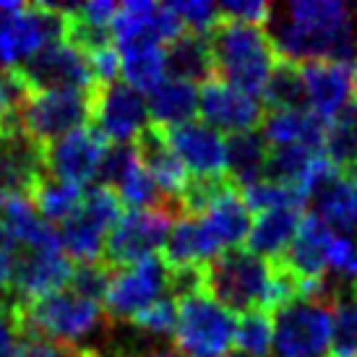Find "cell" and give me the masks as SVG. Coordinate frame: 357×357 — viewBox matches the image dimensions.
<instances>
[{"label": "cell", "instance_id": "obj_1", "mask_svg": "<svg viewBox=\"0 0 357 357\" xmlns=\"http://www.w3.org/2000/svg\"><path fill=\"white\" fill-rule=\"evenodd\" d=\"M266 34L282 60H357L355 10L337 0H295L271 6Z\"/></svg>", "mask_w": 357, "mask_h": 357}, {"label": "cell", "instance_id": "obj_2", "mask_svg": "<svg viewBox=\"0 0 357 357\" xmlns=\"http://www.w3.org/2000/svg\"><path fill=\"white\" fill-rule=\"evenodd\" d=\"M16 310L24 339H45L63 349H86L91 342H97L94 349H100L112 328L100 303L81 298L68 287L16 305Z\"/></svg>", "mask_w": 357, "mask_h": 357}, {"label": "cell", "instance_id": "obj_3", "mask_svg": "<svg viewBox=\"0 0 357 357\" xmlns=\"http://www.w3.org/2000/svg\"><path fill=\"white\" fill-rule=\"evenodd\" d=\"M206 40L211 45L219 81L235 86L248 97L264 94L268 76L279 63V55L264 26L219 19L217 26L206 34Z\"/></svg>", "mask_w": 357, "mask_h": 357}, {"label": "cell", "instance_id": "obj_4", "mask_svg": "<svg viewBox=\"0 0 357 357\" xmlns=\"http://www.w3.org/2000/svg\"><path fill=\"white\" fill-rule=\"evenodd\" d=\"M339 289L316 298H298L279 307L274 321L277 357H326L331 342V318Z\"/></svg>", "mask_w": 357, "mask_h": 357}, {"label": "cell", "instance_id": "obj_5", "mask_svg": "<svg viewBox=\"0 0 357 357\" xmlns=\"http://www.w3.org/2000/svg\"><path fill=\"white\" fill-rule=\"evenodd\" d=\"M238 318L208 292L178 300L175 347L183 357H229L235 352Z\"/></svg>", "mask_w": 357, "mask_h": 357}, {"label": "cell", "instance_id": "obj_6", "mask_svg": "<svg viewBox=\"0 0 357 357\" xmlns=\"http://www.w3.org/2000/svg\"><path fill=\"white\" fill-rule=\"evenodd\" d=\"M120 206H123L120 199L109 188L91 185L89 190H84L81 206L55 227L60 250L70 261H79V264L102 261L109 229L123 214Z\"/></svg>", "mask_w": 357, "mask_h": 357}, {"label": "cell", "instance_id": "obj_7", "mask_svg": "<svg viewBox=\"0 0 357 357\" xmlns=\"http://www.w3.org/2000/svg\"><path fill=\"white\" fill-rule=\"evenodd\" d=\"M91 118L86 91H26L19 105V130L40 146L68 136Z\"/></svg>", "mask_w": 357, "mask_h": 357}, {"label": "cell", "instance_id": "obj_8", "mask_svg": "<svg viewBox=\"0 0 357 357\" xmlns=\"http://www.w3.org/2000/svg\"><path fill=\"white\" fill-rule=\"evenodd\" d=\"M172 229V219L154 208H128L112 225L102 250V264L112 271L128 268L139 261L157 256L165 248Z\"/></svg>", "mask_w": 357, "mask_h": 357}, {"label": "cell", "instance_id": "obj_9", "mask_svg": "<svg viewBox=\"0 0 357 357\" xmlns=\"http://www.w3.org/2000/svg\"><path fill=\"white\" fill-rule=\"evenodd\" d=\"M16 79L26 91H91L97 89L89 58L81 55L68 42L42 47L24 63L13 66Z\"/></svg>", "mask_w": 357, "mask_h": 357}, {"label": "cell", "instance_id": "obj_10", "mask_svg": "<svg viewBox=\"0 0 357 357\" xmlns=\"http://www.w3.org/2000/svg\"><path fill=\"white\" fill-rule=\"evenodd\" d=\"M169 266L162 256H151L128 268H120L112 277L102 307L112 324H130L133 318L167 295Z\"/></svg>", "mask_w": 357, "mask_h": 357}, {"label": "cell", "instance_id": "obj_11", "mask_svg": "<svg viewBox=\"0 0 357 357\" xmlns=\"http://www.w3.org/2000/svg\"><path fill=\"white\" fill-rule=\"evenodd\" d=\"M70 274H73V261L60 248H16L8 298L16 305H26L31 300L68 287Z\"/></svg>", "mask_w": 357, "mask_h": 357}, {"label": "cell", "instance_id": "obj_12", "mask_svg": "<svg viewBox=\"0 0 357 357\" xmlns=\"http://www.w3.org/2000/svg\"><path fill=\"white\" fill-rule=\"evenodd\" d=\"M91 118L97 130L112 144H128L149 123L146 100L126 81H112L91 91Z\"/></svg>", "mask_w": 357, "mask_h": 357}, {"label": "cell", "instance_id": "obj_13", "mask_svg": "<svg viewBox=\"0 0 357 357\" xmlns=\"http://www.w3.org/2000/svg\"><path fill=\"white\" fill-rule=\"evenodd\" d=\"M105 151H107V139L97 128L84 126V128L47 144L45 165L52 178L84 188L89 180L97 178Z\"/></svg>", "mask_w": 357, "mask_h": 357}, {"label": "cell", "instance_id": "obj_14", "mask_svg": "<svg viewBox=\"0 0 357 357\" xmlns=\"http://www.w3.org/2000/svg\"><path fill=\"white\" fill-rule=\"evenodd\" d=\"M199 112L206 126L232 136V133L256 130L266 109L256 97L243 94L225 81L211 79L199 91Z\"/></svg>", "mask_w": 357, "mask_h": 357}, {"label": "cell", "instance_id": "obj_15", "mask_svg": "<svg viewBox=\"0 0 357 357\" xmlns=\"http://www.w3.org/2000/svg\"><path fill=\"white\" fill-rule=\"evenodd\" d=\"M45 172V146L21 130L0 136V199H29Z\"/></svg>", "mask_w": 357, "mask_h": 357}, {"label": "cell", "instance_id": "obj_16", "mask_svg": "<svg viewBox=\"0 0 357 357\" xmlns=\"http://www.w3.org/2000/svg\"><path fill=\"white\" fill-rule=\"evenodd\" d=\"M305 84L307 109L321 120H334L349 105L352 97V68L334 60H307L300 63Z\"/></svg>", "mask_w": 357, "mask_h": 357}, {"label": "cell", "instance_id": "obj_17", "mask_svg": "<svg viewBox=\"0 0 357 357\" xmlns=\"http://www.w3.org/2000/svg\"><path fill=\"white\" fill-rule=\"evenodd\" d=\"M169 144L183 162L188 178H217L225 175V139L206 123H185L167 130Z\"/></svg>", "mask_w": 357, "mask_h": 357}, {"label": "cell", "instance_id": "obj_18", "mask_svg": "<svg viewBox=\"0 0 357 357\" xmlns=\"http://www.w3.org/2000/svg\"><path fill=\"white\" fill-rule=\"evenodd\" d=\"M133 151H136L139 165L154 178L165 196H180L183 185L188 183V172L172 149L167 130L154 123H146L133 139Z\"/></svg>", "mask_w": 357, "mask_h": 357}, {"label": "cell", "instance_id": "obj_19", "mask_svg": "<svg viewBox=\"0 0 357 357\" xmlns=\"http://www.w3.org/2000/svg\"><path fill=\"white\" fill-rule=\"evenodd\" d=\"M334 238L337 235L328 229V225H324L316 214H307L300 222L298 235L292 238L289 248L277 261H282L300 279H307V282L310 279H326L328 256H331Z\"/></svg>", "mask_w": 357, "mask_h": 357}, {"label": "cell", "instance_id": "obj_20", "mask_svg": "<svg viewBox=\"0 0 357 357\" xmlns=\"http://www.w3.org/2000/svg\"><path fill=\"white\" fill-rule=\"evenodd\" d=\"M326 120L310 109H268L261 120V136L268 149L279 146H303L310 151H324Z\"/></svg>", "mask_w": 357, "mask_h": 357}, {"label": "cell", "instance_id": "obj_21", "mask_svg": "<svg viewBox=\"0 0 357 357\" xmlns=\"http://www.w3.org/2000/svg\"><path fill=\"white\" fill-rule=\"evenodd\" d=\"M165 70H167V79L185 81L193 86L217 79L208 40L196 31H183L165 47Z\"/></svg>", "mask_w": 357, "mask_h": 357}, {"label": "cell", "instance_id": "obj_22", "mask_svg": "<svg viewBox=\"0 0 357 357\" xmlns=\"http://www.w3.org/2000/svg\"><path fill=\"white\" fill-rule=\"evenodd\" d=\"M199 219L219 256L225 253V248L235 250L240 243H245L250 227H253V214H250V208L245 206V201H243L238 188L229 190L227 196H222V199L208 208L206 214H201Z\"/></svg>", "mask_w": 357, "mask_h": 357}, {"label": "cell", "instance_id": "obj_23", "mask_svg": "<svg viewBox=\"0 0 357 357\" xmlns=\"http://www.w3.org/2000/svg\"><path fill=\"white\" fill-rule=\"evenodd\" d=\"M316 217L328 225V229L357 232V178L334 172L313 190Z\"/></svg>", "mask_w": 357, "mask_h": 357}, {"label": "cell", "instance_id": "obj_24", "mask_svg": "<svg viewBox=\"0 0 357 357\" xmlns=\"http://www.w3.org/2000/svg\"><path fill=\"white\" fill-rule=\"evenodd\" d=\"M268 144L258 130L232 133L225 139V175L238 190H245L264 180Z\"/></svg>", "mask_w": 357, "mask_h": 357}, {"label": "cell", "instance_id": "obj_25", "mask_svg": "<svg viewBox=\"0 0 357 357\" xmlns=\"http://www.w3.org/2000/svg\"><path fill=\"white\" fill-rule=\"evenodd\" d=\"M146 109L151 118L149 123L159 128H180L185 123H193V118L199 115V89L185 81L165 79L149 91Z\"/></svg>", "mask_w": 357, "mask_h": 357}, {"label": "cell", "instance_id": "obj_26", "mask_svg": "<svg viewBox=\"0 0 357 357\" xmlns=\"http://www.w3.org/2000/svg\"><path fill=\"white\" fill-rule=\"evenodd\" d=\"M303 222V208H274L253 222L248 232V250L266 261H277L289 248Z\"/></svg>", "mask_w": 357, "mask_h": 357}, {"label": "cell", "instance_id": "obj_27", "mask_svg": "<svg viewBox=\"0 0 357 357\" xmlns=\"http://www.w3.org/2000/svg\"><path fill=\"white\" fill-rule=\"evenodd\" d=\"M324 154L339 172L357 175V102H349L337 118L328 120Z\"/></svg>", "mask_w": 357, "mask_h": 357}, {"label": "cell", "instance_id": "obj_28", "mask_svg": "<svg viewBox=\"0 0 357 357\" xmlns=\"http://www.w3.org/2000/svg\"><path fill=\"white\" fill-rule=\"evenodd\" d=\"M31 206L40 211L47 222H66V219L81 206L84 201V188L79 185H70V183H63V180L52 178L50 172H45L42 180L34 185L31 190Z\"/></svg>", "mask_w": 357, "mask_h": 357}, {"label": "cell", "instance_id": "obj_29", "mask_svg": "<svg viewBox=\"0 0 357 357\" xmlns=\"http://www.w3.org/2000/svg\"><path fill=\"white\" fill-rule=\"evenodd\" d=\"M261 97H264V105H268V109H307L300 63L279 58Z\"/></svg>", "mask_w": 357, "mask_h": 357}, {"label": "cell", "instance_id": "obj_30", "mask_svg": "<svg viewBox=\"0 0 357 357\" xmlns=\"http://www.w3.org/2000/svg\"><path fill=\"white\" fill-rule=\"evenodd\" d=\"M120 73L128 86L151 91L167 79L165 70V47H130L120 50Z\"/></svg>", "mask_w": 357, "mask_h": 357}, {"label": "cell", "instance_id": "obj_31", "mask_svg": "<svg viewBox=\"0 0 357 357\" xmlns=\"http://www.w3.org/2000/svg\"><path fill=\"white\" fill-rule=\"evenodd\" d=\"M326 357H357V298L352 289H339Z\"/></svg>", "mask_w": 357, "mask_h": 357}, {"label": "cell", "instance_id": "obj_32", "mask_svg": "<svg viewBox=\"0 0 357 357\" xmlns=\"http://www.w3.org/2000/svg\"><path fill=\"white\" fill-rule=\"evenodd\" d=\"M274 349V321L264 310L243 313L235 334V352L243 357H266Z\"/></svg>", "mask_w": 357, "mask_h": 357}, {"label": "cell", "instance_id": "obj_33", "mask_svg": "<svg viewBox=\"0 0 357 357\" xmlns=\"http://www.w3.org/2000/svg\"><path fill=\"white\" fill-rule=\"evenodd\" d=\"M240 196L245 201V206L250 208V214H266L274 208H303L307 201V193L298 188H289V185H279V183H268L261 180L250 188L240 190Z\"/></svg>", "mask_w": 357, "mask_h": 357}, {"label": "cell", "instance_id": "obj_34", "mask_svg": "<svg viewBox=\"0 0 357 357\" xmlns=\"http://www.w3.org/2000/svg\"><path fill=\"white\" fill-rule=\"evenodd\" d=\"M130 326L144 331L146 337L165 342L175 331V326H178V300H172L169 295L159 298L154 305H149L144 313H139V316L133 318Z\"/></svg>", "mask_w": 357, "mask_h": 357}, {"label": "cell", "instance_id": "obj_35", "mask_svg": "<svg viewBox=\"0 0 357 357\" xmlns=\"http://www.w3.org/2000/svg\"><path fill=\"white\" fill-rule=\"evenodd\" d=\"M112 277H115V271H112L109 266H105L102 261H94V264H79V266H73L68 289H73V292L81 295V298L94 300V303H100L102 305V300H105L109 284H112Z\"/></svg>", "mask_w": 357, "mask_h": 357}, {"label": "cell", "instance_id": "obj_36", "mask_svg": "<svg viewBox=\"0 0 357 357\" xmlns=\"http://www.w3.org/2000/svg\"><path fill=\"white\" fill-rule=\"evenodd\" d=\"M167 8L175 13L185 31H196L206 37L208 31L219 24V6L217 3H201V0H180L167 3Z\"/></svg>", "mask_w": 357, "mask_h": 357}, {"label": "cell", "instance_id": "obj_37", "mask_svg": "<svg viewBox=\"0 0 357 357\" xmlns=\"http://www.w3.org/2000/svg\"><path fill=\"white\" fill-rule=\"evenodd\" d=\"M26 89L10 68H0V136L19 130V105Z\"/></svg>", "mask_w": 357, "mask_h": 357}, {"label": "cell", "instance_id": "obj_38", "mask_svg": "<svg viewBox=\"0 0 357 357\" xmlns=\"http://www.w3.org/2000/svg\"><path fill=\"white\" fill-rule=\"evenodd\" d=\"M24 334H21L19 310L10 298L0 300V357H16Z\"/></svg>", "mask_w": 357, "mask_h": 357}, {"label": "cell", "instance_id": "obj_39", "mask_svg": "<svg viewBox=\"0 0 357 357\" xmlns=\"http://www.w3.org/2000/svg\"><path fill=\"white\" fill-rule=\"evenodd\" d=\"M217 6L219 19L238 21V24H258V26H264L268 13H271V6L261 3V0H225V3H217Z\"/></svg>", "mask_w": 357, "mask_h": 357}, {"label": "cell", "instance_id": "obj_40", "mask_svg": "<svg viewBox=\"0 0 357 357\" xmlns=\"http://www.w3.org/2000/svg\"><path fill=\"white\" fill-rule=\"evenodd\" d=\"M73 349H63L45 339H24L16 357H70Z\"/></svg>", "mask_w": 357, "mask_h": 357}, {"label": "cell", "instance_id": "obj_41", "mask_svg": "<svg viewBox=\"0 0 357 357\" xmlns=\"http://www.w3.org/2000/svg\"><path fill=\"white\" fill-rule=\"evenodd\" d=\"M19 6L21 3H0V68H6V31H8L10 13Z\"/></svg>", "mask_w": 357, "mask_h": 357}, {"label": "cell", "instance_id": "obj_42", "mask_svg": "<svg viewBox=\"0 0 357 357\" xmlns=\"http://www.w3.org/2000/svg\"><path fill=\"white\" fill-rule=\"evenodd\" d=\"M70 357H105V355H102L100 349L86 347V349H73V352H70Z\"/></svg>", "mask_w": 357, "mask_h": 357}, {"label": "cell", "instance_id": "obj_43", "mask_svg": "<svg viewBox=\"0 0 357 357\" xmlns=\"http://www.w3.org/2000/svg\"><path fill=\"white\" fill-rule=\"evenodd\" d=\"M352 94H355V102H357V60H355V68H352Z\"/></svg>", "mask_w": 357, "mask_h": 357}, {"label": "cell", "instance_id": "obj_44", "mask_svg": "<svg viewBox=\"0 0 357 357\" xmlns=\"http://www.w3.org/2000/svg\"><path fill=\"white\" fill-rule=\"evenodd\" d=\"M349 289H352V295L357 298V284H349Z\"/></svg>", "mask_w": 357, "mask_h": 357}, {"label": "cell", "instance_id": "obj_45", "mask_svg": "<svg viewBox=\"0 0 357 357\" xmlns=\"http://www.w3.org/2000/svg\"><path fill=\"white\" fill-rule=\"evenodd\" d=\"M355 178H357V175H355Z\"/></svg>", "mask_w": 357, "mask_h": 357}]
</instances>
